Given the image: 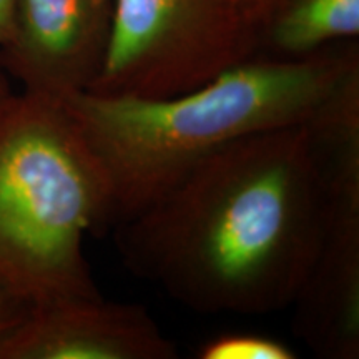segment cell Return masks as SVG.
<instances>
[{"label": "cell", "instance_id": "cell-3", "mask_svg": "<svg viewBox=\"0 0 359 359\" xmlns=\"http://www.w3.org/2000/svg\"><path fill=\"white\" fill-rule=\"evenodd\" d=\"M107 188L60 98L0 111V288L30 309L102 298L83 251L107 230Z\"/></svg>", "mask_w": 359, "mask_h": 359}, {"label": "cell", "instance_id": "cell-5", "mask_svg": "<svg viewBox=\"0 0 359 359\" xmlns=\"http://www.w3.org/2000/svg\"><path fill=\"white\" fill-rule=\"evenodd\" d=\"M115 0H17L0 67L24 92H87L105 64Z\"/></svg>", "mask_w": 359, "mask_h": 359}, {"label": "cell", "instance_id": "cell-6", "mask_svg": "<svg viewBox=\"0 0 359 359\" xmlns=\"http://www.w3.org/2000/svg\"><path fill=\"white\" fill-rule=\"evenodd\" d=\"M325 226L293 304V331L326 359L359 358V175L321 178Z\"/></svg>", "mask_w": 359, "mask_h": 359}, {"label": "cell", "instance_id": "cell-12", "mask_svg": "<svg viewBox=\"0 0 359 359\" xmlns=\"http://www.w3.org/2000/svg\"><path fill=\"white\" fill-rule=\"evenodd\" d=\"M12 95L13 93L11 87H8L7 74L2 70V67H0V111H2L4 107H6V103L11 100Z\"/></svg>", "mask_w": 359, "mask_h": 359}, {"label": "cell", "instance_id": "cell-10", "mask_svg": "<svg viewBox=\"0 0 359 359\" xmlns=\"http://www.w3.org/2000/svg\"><path fill=\"white\" fill-rule=\"evenodd\" d=\"M30 308L15 296L0 288V339L7 336L24 318L29 314Z\"/></svg>", "mask_w": 359, "mask_h": 359}, {"label": "cell", "instance_id": "cell-4", "mask_svg": "<svg viewBox=\"0 0 359 359\" xmlns=\"http://www.w3.org/2000/svg\"><path fill=\"white\" fill-rule=\"evenodd\" d=\"M257 0H115L105 64L87 92L165 98L258 55Z\"/></svg>", "mask_w": 359, "mask_h": 359}, {"label": "cell", "instance_id": "cell-11", "mask_svg": "<svg viewBox=\"0 0 359 359\" xmlns=\"http://www.w3.org/2000/svg\"><path fill=\"white\" fill-rule=\"evenodd\" d=\"M15 2L17 0H0V47L11 37Z\"/></svg>", "mask_w": 359, "mask_h": 359}, {"label": "cell", "instance_id": "cell-2", "mask_svg": "<svg viewBox=\"0 0 359 359\" xmlns=\"http://www.w3.org/2000/svg\"><path fill=\"white\" fill-rule=\"evenodd\" d=\"M358 69V43L346 40L299 58L255 55L173 97L77 92L60 100L105 182L114 230L223 147L304 123Z\"/></svg>", "mask_w": 359, "mask_h": 359}, {"label": "cell", "instance_id": "cell-9", "mask_svg": "<svg viewBox=\"0 0 359 359\" xmlns=\"http://www.w3.org/2000/svg\"><path fill=\"white\" fill-rule=\"evenodd\" d=\"M200 359H296L298 354L280 339L263 334L228 333L205 341Z\"/></svg>", "mask_w": 359, "mask_h": 359}, {"label": "cell", "instance_id": "cell-1", "mask_svg": "<svg viewBox=\"0 0 359 359\" xmlns=\"http://www.w3.org/2000/svg\"><path fill=\"white\" fill-rule=\"evenodd\" d=\"M323 226L302 123L223 147L111 231L125 266L182 306L262 316L293 304Z\"/></svg>", "mask_w": 359, "mask_h": 359}, {"label": "cell", "instance_id": "cell-7", "mask_svg": "<svg viewBox=\"0 0 359 359\" xmlns=\"http://www.w3.org/2000/svg\"><path fill=\"white\" fill-rule=\"evenodd\" d=\"M142 304L103 298L34 308L0 339V359H175Z\"/></svg>", "mask_w": 359, "mask_h": 359}, {"label": "cell", "instance_id": "cell-8", "mask_svg": "<svg viewBox=\"0 0 359 359\" xmlns=\"http://www.w3.org/2000/svg\"><path fill=\"white\" fill-rule=\"evenodd\" d=\"M258 55L299 58L354 40L359 0H257Z\"/></svg>", "mask_w": 359, "mask_h": 359}]
</instances>
